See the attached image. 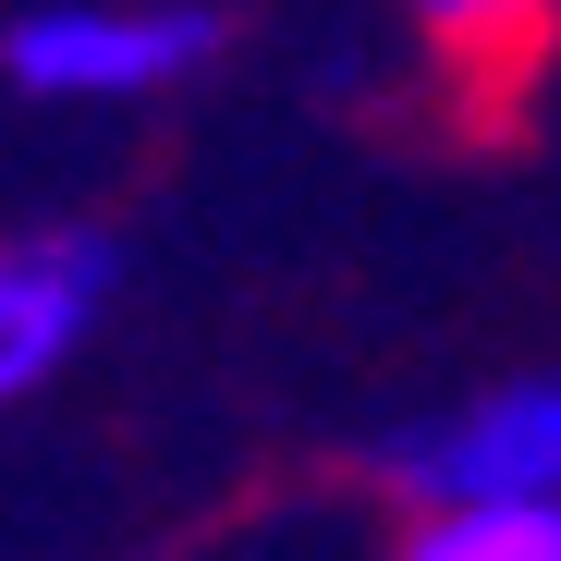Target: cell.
I'll list each match as a JSON object with an SVG mask.
<instances>
[{
    "instance_id": "obj_1",
    "label": "cell",
    "mask_w": 561,
    "mask_h": 561,
    "mask_svg": "<svg viewBox=\"0 0 561 561\" xmlns=\"http://www.w3.org/2000/svg\"><path fill=\"white\" fill-rule=\"evenodd\" d=\"M220 0H25L13 37H0V73L37 111H135L171 99L220 61Z\"/></svg>"
},
{
    "instance_id": "obj_2",
    "label": "cell",
    "mask_w": 561,
    "mask_h": 561,
    "mask_svg": "<svg viewBox=\"0 0 561 561\" xmlns=\"http://www.w3.org/2000/svg\"><path fill=\"white\" fill-rule=\"evenodd\" d=\"M379 477L403 501H561V366L501 391H463L451 415H415Z\"/></svg>"
},
{
    "instance_id": "obj_3",
    "label": "cell",
    "mask_w": 561,
    "mask_h": 561,
    "mask_svg": "<svg viewBox=\"0 0 561 561\" xmlns=\"http://www.w3.org/2000/svg\"><path fill=\"white\" fill-rule=\"evenodd\" d=\"M111 294H123V244L99 220H25L0 244V403H37L99 342Z\"/></svg>"
},
{
    "instance_id": "obj_4",
    "label": "cell",
    "mask_w": 561,
    "mask_h": 561,
    "mask_svg": "<svg viewBox=\"0 0 561 561\" xmlns=\"http://www.w3.org/2000/svg\"><path fill=\"white\" fill-rule=\"evenodd\" d=\"M391 561H561V501H415Z\"/></svg>"
},
{
    "instance_id": "obj_5",
    "label": "cell",
    "mask_w": 561,
    "mask_h": 561,
    "mask_svg": "<svg viewBox=\"0 0 561 561\" xmlns=\"http://www.w3.org/2000/svg\"><path fill=\"white\" fill-rule=\"evenodd\" d=\"M391 13L427 37V61L451 73H525L537 37L561 25V0H391Z\"/></svg>"
}]
</instances>
